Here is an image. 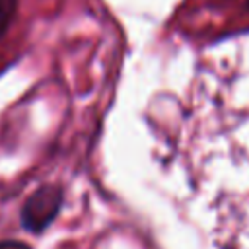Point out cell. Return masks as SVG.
Instances as JSON below:
<instances>
[{"label":"cell","instance_id":"cell-2","mask_svg":"<svg viewBox=\"0 0 249 249\" xmlns=\"http://www.w3.org/2000/svg\"><path fill=\"white\" fill-rule=\"evenodd\" d=\"M45 0H0V74L25 51Z\"/></svg>","mask_w":249,"mask_h":249},{"label":"cell","instance_id":"cell-4","mask_svg":"<svg viewBox=\"0 0 249 249\" xmlns=\"http://www.w3.org/2000/svg\"><path fill=\"white\" fill-rule=\"evenodd\" d=\"M0 249H29L21 241H0Z\"/></svg>","mask_w":249,"mask_h":249},{"label":"cell","instance_id":"cell-1","mask_svg":"<svg viewBox=\"0 0 249 249\" xmlns=\"http://www.w3.org/2000/svg\"><path fill=\"white\" fill-rule=\"evenodd\" d=\"M173 27L191 41H218L249 31V0H183Z\"/></svg>","mask_w":249,"mask_h":249},{"label":"cell","instance_id":"cell-3","mask_svg":"<svg viewBox=\"0 0 249 249\" xmlns=\"http://www.w3.org/2000/svg\"><path fill=\"white\" fill-rule=\"evenodd\" d=\"M60 206V193L54 187H45L37 191L23 206V226L29 231H39L51 224Z\"/></svg>","mask_w":249,"mask_h":249}]
</instances>
